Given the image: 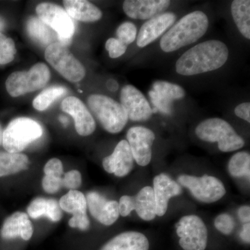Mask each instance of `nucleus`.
Returning a JSON list of instances; mask_svg holds the SVG:
<instances>
[{"mask_svg": "<svg viewBox=\"0 0 250 250\" xmlns=\"http://www.w3.org/2000/svg\"><path fill=\"white\" fill-rule=\"evenodd\" d=\"M170 5L169 0H126L123 10L130 18L146 21L163 14Z\"/></svg>", "mask_w": 250, "mask_h": 250, "instance_id": "obj_19", "label": "nucleus"}, {"mask_svg": "<svg viewBox=\"0 0 250 250\" xmlns=\"http://www.w3.org/2000/svg\"><path fill=\"white\" fill-rule=\"evenodd\" d=\"M229 49L222 41L210 40L197 44L182 54L176 62V71L184 76L200 75L223 67Z\"/></svg>", "mask_w": 250, "mask_h": 250, "instance_id": "obj_1", "label": "nucleus"}, {"mask_svg": "<svg viewBox=\"0 0 250 250\" xmlns=\"http://www.w3.org/2000/svg\"><path fill=\"white\" fill-rule=\"evenodd\" d=\"M34 229L27 213L16 212L5 220L0 235L4 239H14L21 237L29 241L32 237Z\"/></svg>", "mask_w": 250, "mask_h": 250, "instance_id": "obj_20", "label": "nucleus"}, {"mask_svg": "<svg viewBox=\"0 0 250 250\" xmlns=\"http://www.w3.org/2000/svg\"><path fill=\"white\" fill-rule=\"evenodd\" d=\"M120 215L128 216L133 210L143 220L150 221L156 218V203L154 191L150 187L143 188L134 196L124 195L120 199Z\"/></svg>", "mask_w": 250, "mask_h": 250, "instance_id": "obj_11", "label": "nucleus"}, {"mask_svg": "<svg viewBox=\"0 0 250 250\" xmlns=\"http://www.w3.org/2000/svg\"><path fill=\"white\" fill-rule=\"evenodd\" d=\"M42 135V126L37 122L28 118H16L3 133V147L6 152L20 153Z\"/></svg>", "mask_w": 250, "mask_h": 250, "instance_id": "obj_5", "label": "nucleus"}, {"mask_svg": "<svg viewBox=\"0 0 250 250\" xmlns=\"http://www.w3.org/2000/svg\"><path fill=\"white\" fill-rule=\"evenodd\" d=\"M17 50L13 39L7 38L4 45L0 47V64L9 63L14 59Z\"/></svg>", "mask_w": 250, "mask_h": 250, "instance_id": "obj_33", "label": "nucleus"}, {"mask_svg": "<svg viewBox=\"0 0 250 250\" xmlns=\"http://www.w3.org/2000/svg\"><path fill=\"white\" fill-rule=\"evenodd\" d=\"M69 225L72 228L87 230L90 227V220L87 214L73 215L69 221Z\"/></svg>", "mask_w": 250, "mask_h": 250, "instance_id": "obj_39", "label": "nucleus"}, {"mask_svg": "<svg viewBox=\"0 0 250 250\" xmlns=\"http://www.w3.org/2000/svg\"><path fill=\"white\" fill-rule=\"evenodd\" d=\"M179 245L184 250H205L208 242V231L205 223L195 215L184 216L176 224Z\"/></svg>", "mask_w": 250, "mask_h": 250, "instance_id": "obj_10", "label": "nucleus"}, {"mask_svg": "<svg viewBox=\"0 0 250 250\" xmlns=\"http://www.w3.org/2000/svg\"><path fill=\"white\" fill-rule=\"evenodd\" d=\"M44 172L47 176L62 177L63 174V166L62 161L56 158L50 159L47 161L44 167Z\"/></svg>", "mask_w": 250, "mask_h": 250, "instance_id": "obj_38", "label": "nucleus"}, {"mask_svg": "<svg viewBox=\"0 0 250 250\" xmlns=\"http://www.w3.org/2000/svg\"><path fill=\"white\" fill-rule=\"evenodd\" d=\"M238 217L241 222L244 223H250V206H243L238 209Z\"/></svg>", "mask_w": 250, "mask_h": 250, "instance_id": "obj_41", "label": "nucleus"}, {"mask_svg": "<svg viewBox=\"0 0 250 250\" xmlns=\"http://www.w3.org/2000/svg\"><path fill=\"white\" fill-rule=\"evenodd\" d=\"M181 185L187 188L193 197L204 203H213L220 200L226 194L223 182L212 176L202 177L182 174L178 177Z\"/></svg>", "mask_w": 250, "mask_h": 250, "instance_id": "obj_9", "label": "nucleus"}, {"mask_svg": "<svg viewBox=\"0 0 250 250\" xmlns=\"http://www.w3.org/2000/svg\"><path fill=\"white\" fill-rule=\"evenodd\" d=\"M241 239L246 243H250V224L246 223L243 226L241 234Z\"/></svg>", "mask_w": 250, "mask_h": 250, "instance_id": "obj_42", "label": "nucleus"}, {"mask_svg": "<svg viewBox=\"0 0 250 250\" xmlns=\"http://www.w3.org/2000/svg\"><path fill=\"white\" fill-rule=\"evenodd\" d=\"M42 186L47 193H56L62 187V177L45 175L42 179Z\"/></svg>", "mask_w": 250, "mask_h": 250, "instance_id": "obj_37", "label": "nucleus"}, {"mask_svg": "<svg viewBox=\"0 0 250 250\" xmlns=\"http://www.w3.org/2000/svg\"><path fill=\"white\" fill-rule=\"evenodd\" d=\"M50 79L49 67L43 62H38L28 71L11 74L6 81V88L11 97L17 98L43 88Z\"/></svg>", "mask_w": 250, "mask_h": 250, "instance_id": "obj_6", "label": "nucleus"}, {"mask_svg": "<svg viewBox=\"0 0 250 250\" xmlns=\"http://www.w3.org/2000/svg\"><path fill=\"white\" fill-rule=\"evenodd\" d=\"M177 16L173 13H163L143 24L137 36V45L145 47L155 41L173 25Z\"/></svg>", "mask_w": 250, "mask_h": 250, "instance_id": "obj_17", "label": "nucleus"}, {"mask_svg": "<svg viewBox=\"0 0 250 250\" xmlns=\"http://www.w3.org/2000/svg\"><path fill=\"white\" fill-rule=\"evenodd\" d=\"M62 210L73 215L87 214V202L82 192L70 190L59 202Z\"/></svg>", "mask_w": 250, "mask_h": 250, "instance_id": "obj_27", "label": "nucleus"}, {"mask_svg": "<svg viewBox=\"0 0 250 250\" xmlns=\"http://www.w3.org/2000/svg\"><path fill=\"white\" fill-rule=\"evenodd\" d=\"M59 121H60L61 123H62L64 126H66L67 123H69L68 120H67L66 117L63 116H59Z\"/></svg>", "mask_w": 250, "mask_h": 250, "instance_id": "obj_44", "label": "nucleus"}, {"mask_svg": "<svg viewBox=\"0 0 250 250\" xmlns=\"http://www.w3.org/2000/svg\"><path fill=\"white\" fill-rule=\"evenodd\" d=\"M82 174L76 170L69 171L62 178V187L70 190H77L82 185Z\"/></svg>", "mask_w": 250, "mask_h": 250, "instance_id": "obj_36", "label": "nucleus"}, {"mask_svg": "<svg viewBox=\"0 0 250 250\" xmlns=\"http://www.w3.org/2000/svg\"><path fill=\"white\" fill-rule=\"evenodd\" d=\"M118 40L125 45L128 46L136 40L137 35V28L134 23L125 22L118 27L116 31Z\"/></svg>", "mask_w": 250, "mask_h": 250, "instance_id": "obj_31", "label": "nucleus"}, {"mask_svg": "<svg viewBox=\"0 0 250 250\" xmlns=\"http://www.w3.org/2000/svg\"><path fill=\"white\" fill-rule=\"evenodd\" d=\"M147 237L137 231H126L115 236L101 250H149Z\"/></svg>", "mask_w": 250, "mask_h": 250, "instance_id": "obj_21", "label": "nucleus"}, {"mask_svg": "<svg viewBox=\"0 0 250 250\" xmlns=\"http://www.w3.org/2000/svg\"><path fill=\"white\" fill-rule=\"evenodd\" d=\"M28 215L36 219L47 217L52 222H59L62 218V211L59 202L52 199L38 197L31 202L27 208Z\"/></svg>", "mask_w": 250, "mask_h": 250, "instance_id": "obj_23", "label": "nucleus"}, {"mask_svg": "<svg viewBox=\"0 0 250 250\" xmlns=\"http://www.w3.org/2000/svg\"><path fill=\"white\" fill-rule=\"evenodd\" d=\"M87 207L98 221L106 226L116 223L120 216L119 205L115 200H108L97 192L87 194Z\"/></svg>", "mask_w": 250, "mask_h": 250, "instance_id": "obj_15", "label": "nucleus"}, {"mask_svg": "<svg viewBox=\"0 0 250 250\" xmlns=\"http://www.w3.org/2000/svg\"><path fill=\"white\" fill-rule=\"evenodd\" d=\"M152 90L164 100L171 103L174 100H182L186 95L185 90L182 86L166 81H156L154 82Z\"/></svg>", "mask_w": 250, "mask_h": 250, "instance_id": "obj_29", "label": "nucleus"}, {"mask_svg": "<svg viewBox=\"0 0 250 250\" xmlns=\"http://www.w3.org/2000/svg\"><path fill=\"white\" fill-rule=\"evenodd\" d=\"M149 98L152 101V104L155 107V111H159L161 113L169 115L172 112V103L164 100L159 96L157 93L153 90H150L149 93Z\"/></svg>", "mask_w": 250, "mask_h": 250, "instance_id": "obj_35", "label": "nucleus"}, {"mask_svg": "<svg viewBox=\"0 0 250 250\" xmlns=\"http://www.w3.org/2000/svg\"><path fill=\"white\" fill-rule=\"evenodd\" d=\"M106 85H107L108 89L111 91H116L118 89V83L116 80H108Z\"/></svg>", "mask_w": 250, "mask_h": 250, "instance_id": "obj_43", "label": "nucleus"}, {"mask_svg": "<svg viewBox=\"0 0 250 250\" xmlns=\"http://www.w3.org/2000/svg\"><path fill=\"white\" fill-rule=\"evenodd\" d=\"M235 114L238 118L250 123V104L244 103L240 104L235 108Z\"/></svg>", "mask_w": 250, "mask_h": 250, "instance_id": "obj_40", "label": "nucleus"}, {"mask_svg": "<svg viewBox=\"0 0 250 250\" xmlns=\"http://www.w3.org/2000/svg\"><path fill=\"white\" fill-rule=\"evenodd\" d=\"M27 29L31 39L41 45L48 47L55 42H59L57 33L42 22L39 18H29L27 21Z\"/></svg>", "mask_w": 250, "mask_h": 250, "instance_id": "obj_24", "label": "nucleus"}, {"mask_svg": "<svg viewBox=\"0 0 250 250\" xmlns=\"http://www.w3.org/2000/svg\"><path fill=\"white\" fill-rule=\"evenodd\" d=\"M214 225L220 232L225 235H229L233 232L236 223L231 215L223 213L215 219Z\"/></svg>", "mask_w": 250, "mask_h": 250, "instance_id": "obj_32", "label": "nucleus"}, {"mask_svg": "<svg viewBox=\"0 0 250 250\" xmlns=\"http://www.w3.org/2000/svg\"><path fill=\"white\" fill-rule=\"evenodd\" d=\"M233 21L240 33L246 39H250V1L234 0L231 5Z\"/></svg>", "mask_w": 250, "mask_h": 250, "instance_id": "obj_26", "label": "nucleus"}, {"mask_svg": "<svg viewBox=\"0 0 250 250\" xmlns=\"http://www.w3.org/2000/svg\"><path fill=\"white\" fill-rule=\"evenodd\" d=\"M208 24V18L202 11H195L186 15L162 36L161 49L170 53L194 43L205 35Z\"/></svg>", "mask_w": 250, "mask_h": 250, "instance_id": "obj_2", "label": "nucleus"}, {"mask_svg": "<svg viewBox=\"0 0 250 250\" xmlns=\"http://www.w3.org/2000/svg\"><path fill=\"white\" fill-rule=\"evenodd\" d=\"M38 18L47 24L59 36V42L68 45L75 33V23L66 11L52 3H41L36 9Z\"/></svg>", "mask_w": 250, "mask_h": 250, "instance_id": "obj_8", "label": "nucleus"}, {"mask_svg": "<svg viewBox=\"0 0 250 250\" xmlns=\"http://www.w3.org/2000/svg\"><path fill=\"white\" fill-rule=\"evenodd\" d=\"M45 57L46 61L69 82L76 83L84 78V67L74 57L66 46L60 42H55L47 47Z\"/></svg>", "mask_w": 250, "mask_h": 250, "instance_id": "obj_7", "label": "nucleus"}, {"mask_svg": "<svg viewBox=\"0 0 250 250\" xmlns=\"http://www.w3.org/2000/svg\"><path fill=\"white\" fill-rule=\"evenodd\" d=\"M6 39H7V37L4 34H3L2 33L0 32V47L4 45Z\"/></svg>", "mask_w": 250, "mask_h": 250, "instance_id": "obj_45", "label": "nucleus"}, {"mask_svg": "<svg viewBox=\"0 0 250 250\" xmlns=\"http://www.w3.org/2000/svg\"><path fill=\"white\" fill-rule=\"evenodd\" d=\"M29 165V158L25 154L0 152V177L27 170Z\"/></svg>", "mask_w": 250, "mask_h": 250, "instance_id": "obj_25", "label": "nucleus"}, {"mask_svg": "<svg viewBox=\"0 0 250 250\" xmlns=\"http://www.w3.org/2000/svg\"><path fill=\"white\" fill-rule=\"evenodd\" d=\"M229 172L233 177H246L250 179V154L247 152L236 153L230 159Z\"/></svg>", "mask_w": 250, "mask_h": 250, "instance_id": "obj_28", "label": "nucleus"}, {"mask_svg": "<svg viewBox=\"0 0 250 250\" xmlns=\"http://www.w3.org/2000/svg\"><path fill=\"white\" fill-rule=\"evenodd\" d=\"M66 92L67 89L64 87H49L34 99L33 101V106L38 111H45L54 101L61 98L64 94L66 93Z\"/></svg>", "mask_w": 250, "mask_h": 250, "instance_id": "obj_30", "label": "nucleus"}, {"mask_svg": "<svg viewBox=\"0 0 250 250\" xmlns=\"http://www.w3.org/2000/svg\"><path fill=\"white\" fill-rule=\"evenodd\" d=\"M153 184L156 215L163 216L167 212L170 199L182 194V188L167 174L164 173L156 176Z\"/></svg>", "mask_w": 250, "mask_h": 250, "instance_id": "obj_18", "label": "nucleus"}, {"mask_svg": "<svg viewBox=\"0 0 250 250\" xmlns=\"http://www.w3.org/2000/svg\"><path fill=\"white\" fill-rule=\"evenodd\" d=\"M126 139L138 165L146 166L152 160V147L155 134L144 126H133L128 130Z\"/></svg>", "mask_w": 250, "mask_h": 250, "instance_id": "obj_12", "label": "nucleus"}, {"mask_svg": "<svg viewBox=\"0 0 250 250\" xmlns=\"http://www.w3.org/2000/svg\"><path fill=\"white\" fill-rule=\"evenodd\" d=\"M3 133H4V131H3L2 129H1V125H0V146L2 144Z\"/></svg>", "mask_w": 250, "mask_h": 250, "instance_id": "obj_47", "label": "nucleus"}, {"mask_svg": "<svg viewBox=\"0 0 250 250\" xmlns=\"http://www.w3.org/2000/svg\"><path fill=\"white\" fill-rule=\"evenodd\" d=\"M134 157L125 140L120 141L111 155L104 159V169L110 174L123 177L127 175L134 167Z\"/></svg>", "mask_w": 250, "mask_h": 250, "instance_id": "obj_16", "label": "nucleus"}, {"mask_svg": "<svg viewBox=\"0 0 250 250\" xmlns=\"http://www.w3.org/2000/svg\"><path fill=\"white\" fill-rule=\"evenodd\" d=\"M5 27V21L3 19L2 17L0 16V32L1 31H2L3 29H4Z\"/></svg>", "mask_w": 250, "mask_h": 250, "instance_id": "obj_46", "label": "nucleus"}, {"mask_svg": "<svg viewBox=\"0 0 250 250\" xmlns=\"http://www.w3.org/2000/svg\"><path fill=\"white\" fill-rule=\"evenodd\" d=\"M61 107L62 111L73 118L75 129L80 136H89L95 131L96 128L95 120L80 99L72 96L64 99Z\"/></svg>", "mask_w": 250, "mask_h": 250, "instance_id": "obj_14", "label": "nucleus"}, {"mask_svg": "<svg viewBox=\"0 0 250 250\" xmlns=\"http://www.w3.org/2000/svg\"><path fill=\"white\" fill-rule=\"evenodd\" d=\"M127 47L128 46L125 45L121 41L115 38L108 39L105 45V47L109 54V57L112 59L118 58L123 55L126 52Z\"/></svg>", "mask_w": 250, "mask_h": 250, "instance_id": "obj_34", "label": "nucleus"}, {"mask_svg": "<svg viewBox=\"0 0 250 250\" xmlns=\"http://www.w3.org/2000/svg\"><path fill=\"white\" fill-rule=\"evenodd\" d=\"M121 102L131 121H147L152 116L153 110L147 99L134 85H126L122 88Z\"/></svg>", "mask_w": 250, "mask_h": 250, "instance_id": "obj_13", "label": "nucleus"}, {"mask_svg": "<svg viewBox=\"0 0 250 250\" xmlns=\"http://www.w3.org/2000/svg\"><path fill=\"white\" fill-rule=\"evenodd\" d=\"M195 134L202 141L218 143L223 152H233L244 147L245 141L229 123L221 118H208L197 125Z\"/></svg>", "mask_w": 250, "mask_h": 250, "instance_id": "obj_3", "label": "nucleus"}, {"mask_svg": "<svg viewBox=\"0 0 250 250\" xmlns=\"http://www.w3.org/2000/svg\"><path fill=\"white\" fill-rule=\"evenodd\" d=\"M70 18L84 22H94L103 17L101 10L85 0H65L62 1Z\"/></svg>", "mask_w": 250, "mask_h": 250, "instance_id": "obj_22", "label": "nucleus"}, {"mask_svg": "<svg viewBox=\"0 0 250 250\" xmlns=\"http://www.w3.org/2000/svg\"><path fill=\"white\" fill-rule=\"evenodd\" d=\"M88 105L104 129L111 134L121 132L129 120L121 104L106 95H90Z\"/></svg>", "mask_w": 250, "mask_h": 250, "instance_id": "obj_4", "label": "nucleus"}]
</instances>
